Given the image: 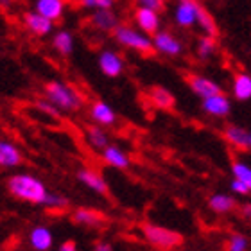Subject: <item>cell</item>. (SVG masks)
I'll return each mask as SVG.
<instances>
[{"label":"cell","instance_id":"5b68a950","mask_svg":"<svg viewBox=\"0 0 251 251\" xmlns=\"http://www.w3.org/2000/svg\"><path fill=\"white\" fill-rule=\"evenodd\" d=\"M201 2L199 0H176L173 7V20L179 29H192L198 22Z\"/></svg>","mask_w":251,"mask_h":251},{"label":"cell","instance_id":"7a4b0ae2","mask_svg":"<svg viewBox=\"0 0 251 251\" xmlns=\"http://www.w3.org/2000/svg\"><path fill=\"white\" fill-rule=\"evenodd\" d=\"M45 99L50 100L59 111H67V113H77L83 108V95L74 88L72 84H67L63 81H49L43 88Z\"/></svg>","mask_w":251,"mask_h":251},{"label":"cell","instance_id":"d6a6232c","mask_svg":"<svg viewBox=\"0 0 251 251\" xmlns=\"http://www.w3.org/2000/svg\"><path fill=\"white\" fill-rule=\"evenodd\" d=\"M230 190L233 194H237V196H250V188L246 187V185L244 183H241V181H239V179H231L230 181Z\"/></svg>","mask_w":251,"mask_h":251},{"label":"cell","instance_id":"8992f818","mask_svg":"<svg viewBox=\"0 0 251 251\" xmlns=\"http://www.w3.org/2000/svg\"><path fill=\"white\" fill-rule=\"evenodd\" d=\"M151 40H152V50L162 54V56H167V58H178L185 50L181 40L169 31H162L160 29L158 32L152 34Z\"/></svg>","mask_w":251,"mask_h":251},{"label":"cell","instance_id":"d6986e66","mask_svg":"<svg viewBox=\"0 0 251 251\" xmlns=\"http://www.w3.org/2000/svg\"><path fill=\"white\" fill-rule=\"evenodd\" d=\"M24 154L15 144L7 140H0V167L4 169H15L22 165Z\"/></svg>","mask_w":251,"mask_h":251},{"label":"cell","instance_id":"e575fe53","mask_svg":"<svg viewBox=\"0 0 251 251\" xmlns=\"http://www.w3.org/2000/svg\"><path fill=\"white\" fill-rule=\"evenodd\" d=\"M94 251H113V246L106 241H97L94 244Z\"/></svg>","mask_w":251,"mask_h":251},{"label":"cell","instance_id":"f546056e","mask_svg":"<svg viewBox=\"0 0 251 251\" xmlns=\"http://www.w3.org/2000/svg\"><path fill=\"white\" fill-rule=\"evenodd\" d=\"M228 251H248L250 250V239L244 233H231L226 242Z\"/></svg>","mask_w":251,"mask_h":251},{"label":"cell","instance_id":"484cf974","mask_svg":"<svg viewBox=\"0 0 251 251\" xmlns=\"http://www.w3.org/2000/svg\"><path fill=\"white\" fill-rule=\"evenodd\" d=\"M196 27L203 34H208V36H217V24H215V18L210 15V11L206 7L201 5L198 15V22H196Z\"/></svg>","mask_w":251,"mask_h":251},{"label":"cell","instance_id":"7402d4cb","mask_svg":"<svg viewBox=\"0 0 251 251\" xmlns=\"http://www.w3.org/2000/svg\"><path fill=\"white\" fill-rule=\"evenodd\" d=\"M231 94L237 100L246 102L251 99V75L248 72H239L231 83Z\"/></svg>","mask_w":251,"mask_h":251},{"label":"cell","instance_id":"cb8c5ba5","mask_svg":"<svg viewBox=\"0 0 251 251\" xmlns=\"http://www.w3.org/2000/svg\"><path fill=\"white\" fill-rule=\"evenodd\" d=\"M84 136H86V142H88L90 146L94 147V149H99V151H102L110 144V135H108V131L102 126H97V124L86 126Z\"/></svg>","mask_w":251,"mask_h":251},{"label":"cell","instance_id":"30bf717a","mask_svg":"<svg viewBox=\"0 0 251 251\" xmlns=\"http://www.w3.org/2000/svg\"><path fill=\"white\" fill-rule=\"evenodd\" d=\"M201 108L206 115L215 117V119H225V117L230 115L231 111V100L230 97H226L223 92L217 95H212V97H206L201 102Z\"/></svg>","mask_w":251,"mask_h":251},{"label":"cell","instance_id":"4316f807","mask_svg":"<svg viewBox=\"0 0 251 251\" xmlns=\"http://www.w3.org/2000/svg\"><path fill=\"white\" fill-rule=\"evenodd\" d=\"M217 52V40L215 36H208V34H203V36L198 40V45H196V54H198L199 59H210L214 54Z\"/></svg>","mask_w":251,"mask_h":251},{"label":"cell","instance_id":"ba28073f","mask_svg":"<svg viewBox=\"0 0 251 251\" xmlns=\"http://www.w3.org/2000/svg\"><path fill=\"white\" fill-rule=\"evenodd\" d=\"M133 20H135V25L138 27L142 32L149 34V36H152L154 32H158L160 27H162V15L154 9L136 7L135 13H133Z\"/></svg>","mask_w":251,"mask_h":251},{"label":"cell","instance_id":"f1b7e54d","mask_svg":"<svg viewBox=\"0 0 251 251\" xmlns=\"http://www.w3.org/2000/svg\"><path fill=\"white\" fill-rule=\"evenodd\" d=\"M42 206L43 208H49V210H65L68 206V199L65 198L63 194L49 192L47 198L43 199Z\"/></svg>","mask_w":251,"mask_h":251},{"label":"cell","instance_id":"e0dca14e","mask_svg":"<svg viewBox=\"0 0 251 251\" xmlns=\"http://www.w3.org/2000/svg\"><path fill=\"white\" fill-rule=\"evenodd\" d=\"M34 11L56 24L58 20H61L67 11V0H36Z\"/></svg>","mask_w":251,"mask_h":251},{"label":"cell","instance_id":"9c48e42d","mask_svg":"<svg viewBox=\"0 0 251 251\" xmlns=\"http://www.w3.org/2000/svg\"><path fill=\"white\" fill-rule=\"evenodd\" d=\"M187 83H188V88L192 90V94L196 95V97H199L201 100L223 92V88L215 83L214 79L206 77V75H201V74H190L187 77Z\"/></svg>","mask_w":251,"mask_h":251},{"label":"cell","instance_id":"d4e9b609","mask_svg":"<svg viewBox=\"0 0 251 251\" xmlns=\"http://www.w3.org/2000/svg\"><path fill=\"white\" fill-rule=\"evenodd\" d=\"M149 99L156 108H162V110H169L174 106V95L163 86H152L149 90Z\"/></svg>","mask_w":251,"mask_h":251},{"label":"cell","instance_id":"7c38bea8","mask_svg":"<svg viewBox=\"0 0 251 251\" xmlns=\"http://www.w3.org/2000/svg\"><path fill=\"white\" fill-rule=\"evenodd\" d=\"M121 22H119V16L113 9H95L90 16V25L94 27L95 31L99 32H113L117 29Z\"/></svg>","mask_w":251,"mask_h":251},{"label":"cell","instance_id":"836d02e7","mask_svg":"<svg viewBox=\"0 0 251 251\" xmlns=\"http://www.w3.org/2000/svg\"><path fill=\"white\" fill-rule=\"evenodd\" d=\"M58 251H77V244H75V241L68 239V241H65V242H61V244H59Z\"/></svg>","mask_w":251,"mask_h":251},{"label":"cell","instance_id":"ac0fdd59","mask_svg":"<svg viewBox=\"0 0 251 251\" xmlns=\"http://www.w3.org/2000/svg\"><path fill=\"white\" fill-rule=\"evenodd\" d=\"M226 142L230 144L233 149L237 151H246L250 149V131H246L244 127L237 124H228L223 131Z\"/></svg>","mask_w":251,"mask_h":251},{"label":"cell","instance_id":"4dcf8cb0","mask_svg":"<svg viewBox=\"0 0 251 251\" xmlns=\"http://www.w3.org/2000/svg\"><path fill=\"white\" fill-rule=\"evenodd\" d=\"M135 7H146V9H154L158 13H162L167 5V0H133Z\"/></svg>","mask_w":251,"mask_h":251},{"label":"cell","instance_id":"6da1fadb","mask_svg":"<svg viewBox=\"0 0 251 251\" xmlns=\"http://www.w3.org/2000/svg\"><path fill=\"white\" fill-rule=\"evenodd\" d=\"M7 190L18 201L42 206L43 199L47 198L49 188L42 179L27 173H16L7 179Z\"/></svg>","mask_w":251,"mask_h":251},{"label":"cell","instance_id":"8fae6325","mask_svg":"<svg viewBox=\"0 0 251 251\" xmlns=\"http://www.w3.org/2000/svg\"><path fill=\"white\" fill-rule=\"evenodd\" d=\"M24 25H25V29L31 34L40 38L49 36L54 31V22L42 16L36 11H27L25 15H24Z\"/></svg>","mask_w":251,"mask_h":251},{"label":"cell","instance_id":"f35d334b","mask_svg":"<svg viewBox=\"0 0 251 251\" xmlns=\"http://www.w3.org/2000/svg\"><path fill=\"white\" fill-rule=\"evenodd\" d=\"M9 4H11V0H0V5H2V7H9Z\"/></svg>","mask_w":251,"mask_h":251},{"label":"cell","instance_id":"44dd1931","mask_svg":"<svg viewBox=\"0 0 251 251\" xmlns=\"http://www.w3.org/2000/svg\"><path fill=\"white\" fill-rule=\"evenodd\" d=\"M74 47H75V40H74V34L67 29H59V31L54 32L52 36V49L59 56L67 58L74 52Z\"/></svg>","mask_w":251,"mask_h":251},{"label":"cell","instance_id":"ab89813d","mask_svg":"<svg viewBox=\"0 0 251 251\" xmlns=\"http://www.w3.org/2000/svg\"><path fill=\"white\" fill-rule=\"evenodd\" d=\"M250 149H251V131H250Z\"/></svg>","mask_w":251,"mask_h":251},{"label":"cell","instance_id":"5bb4252c","mask_svg":"<svg viewBox=\"0 0 251 251\" xmlns=\"http://www.w3.org/2000/svg\"><path fill=\"white\" fill-rule=\"evenodd\" d=\"M77 179L79 183H83L86 188H90L92 192L100 194V196H106L108 194V183L106 179L102 178V174L94 171L90 167H83L77 171Z\"/></svg>","mask_w":251,"mask_h":251},{"label":"cell","instance_id":"603a6c76","mask_svg":"<svg viewBox=\"0 0 251 251\" xmlns=\"http://www.w3.org/2000/svg\"><path fill=\"white\" fill-rule=\"evenodd\" d=\"M208 206L212 212L223 215V214H230V212H233V210L237 208V201H235V198H231L230 194L217 192V194H214V196H210Z\"/></svg>","mask_w":251,"mask_h":251},{"label":"cell","instance_id":"74e56055","mask_svg":"<svg viewBox=\"0 0 251 251\" xmlns=\"http://www.w3.org/2000/svg\"><path fill=\"white\" fill-rule=\"evenodd\" d=\"M241 215L244 219H251V203H246L241 206Z\"/></svg>","mask_w":251,"mask_h":251},{"label":"cell","instance_id":"52a82bcc","mask_svg":"<svg viewBox=\"0 0 251 251\" xmlns=\"http://www.w3.org/2000/svg\"><path fill=\"white\" fill-rule=\"evenodd\" d=\"M97 65H99V70L104 74L106 77H119L122 72H124V58L121 54L113 50V49H104L99 52V58H97Z\"/></svg>","mask_w":251,"mask_h":251},{"label":"cell","instance_id":"83f0119b","mask_svg":"<svg viewBox=\"0 0 251 251\" xmlns=\"http://www.w3.org/2000/svg\"><path fill=\"white\" fill-rule=\"evenodd\" d=\"M231 176L235 179H239L241 183H244L248 188H250L251 192V165L246 162H242V160H235V162H231Z\"/></svg>","mask_w":251,"mask_h":251},{"label":"cell","instance_id":"3957f363","mask_svg":"<svg viewBox=\"0 0 251 251\" xmlns=\"http://www.w3.org/2000/svg\"><path fill=\"white\" fill-rule=\"evenodd\" d=\"M113 40H115L121 47L127 49V50H133V52L144 54V56H149L152 50V40L149 34L142 32L138 27L133 25H126V24H119L117 29L113 32Z\"/></svg>","mask_w":251,"mask_h":251},{"label":"cell","instance_id":"ffe728a7","mask_svg":"<svg viewBox=\"0 0 251 251\" xmlns=\"http://www.w3.org/2000/svg\"><path fill=\"white\" fill-rule=\"evenodd\" d=\"M72 221L83 228H99L104 223V215L94 208H77L72 212Z\"/></svg>","mask_w":251,"mask_h":251},{"label":"cell","instance_id":"2e32d148","mask_svg":"<svg viewBox=\"0 0 251 251\" xmlns=\"http://www.w3.org/2000/svg\"><path fill=\"white\" fill-rule=\"evenodd\" d=\"M29 246L34 251H50L54 246V233L49 226L38 225L29 231Z\"/></svg>","mask_w":251,"mask_h":251},{"label":"cell","instance_id":"9a60e30c","mask_svg":"<svg viewBox=\"0 0 251 251\" xmlns=\"http://www.w3.org/2000/svg\"><path fill=\"white\" fill-rule=\"evenodd\" d=\"M90 119L97 126L111 127L117 122V113L108 102H104V100H95L90 106Z\"/></svg>","mask_w":251,"mask_h":251},{"label":"cell","instance_id":"277c9868","mask_svg":"<svg viewBox=\"0 0 251 251\" xmlns=\"http://www.w3.org/2000/svg\"><path fill=\"white\" fill-rule=\"evenodd\" d=\"M142 233L151 246L162 248V250H173V248L179 246L183 241V237L179 235L178 231L163 228L160 225H152V223H146L142 226Z\"/></svg>","mask_w":251,"mask_h":251},{"label":"cell","instance_id":"8d00e7d4","mask_svg":"<svg viewBox=\"0 0 251 251\" xmlns=\"http://www.w3.org/2000/svg\"><path fill=\"white\" fill-rule=\"evenodd\" d=\"M117 4V0H99L97 9H113Z\"/></svg>","mask_w":251,"mask_h":251},{"label":"cell","instance_id":"1f68e13d","mask_svg":"<svg viewBox=\"0 0 251 251\" xmlns=\"http://www.w3.org/2000/svg\"><path fill=\"white\" fill-rule=\"evenodd\" d=\"M36 108H38L40 111H43V113H47V115H50V117H56V119L59 117V110L52 104V102H50V100H47V99H40V100H36Z\"/></svg>","mask_w":251,"mask_h":251},{"label":"cell","instance_id":"4fadbf2b","mask_svg":"<svg viewBox=\"0 0 251 251\" xmlns=\"http://www.w3.org/2000/svg\"><path fill=\"white\" fill-rule=\"evenodd\" d=\"M100 158L104 160L106 165H110L113 169H119V171H127L131 167V158L129 154L121 149L119 146H113V144H108V146L100 151Z\"/></svg>","mask_w":251,"mask_h":251},{"label":"cell","instance_id":"d590c367","mask_svg":"<svg viewBox=\"0 0 251 251\" xmlns=\"http://www.w3.org/2000/svg\"><path fill=\"white\" fill-rule=\"evenodd\" d=\"M97 4H99V0H79V5L84 7V9L95 11L97 9Z\"/></svg>","mask_w":251,"mask_h":251}]
</instances>
